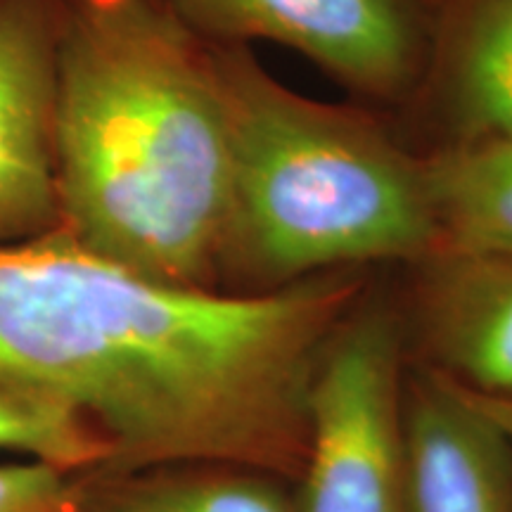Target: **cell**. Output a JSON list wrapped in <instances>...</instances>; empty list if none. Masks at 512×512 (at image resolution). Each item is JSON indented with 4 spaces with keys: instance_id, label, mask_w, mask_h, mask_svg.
<instances>
[{
    "instance_id": "1",
    "label": "cell",
    "mask_w": 512,
    "mask_h": 512,
    "mask_svg": "<svg viewBox=\"0 0 512 512\" xmlns=\"http://www.w3.org/2000/svg\"><path fill=\"white\" fill-rule=\"evenodd\" d=\"M311 351L294 290L166 285L60 228L0 242V377L72 406L110 448L100 475L268 465L297 430Z\"/></svg>"
},
{
    "instance_id": "2",
    "label": "cell",
    "mask_w": 512,
    "mask_h": 512,
    "mask_svg": "<svg viewBox=\"0 0 512 512\" xmlns=\"http://www.w3.org/2000/svg\"><path fill=\"white\" fill-rule=\"evenodd\" d=\"M57 228L145 278L219 290L228 131L209 43L169 0H64Z\"/></svg>"
},
{
    "instance_id": "3",
    "label": "cell",
    "mask_w": 512,
    "mask_h": 512,
    "mask_svg": "<svg viewBox=\"0 0 512 512\" xmlns=\"http://www.w3.org/2000/svg\"><path fill=\"white\" fill-rule=\"evenodd\" d=\"M209 50L228 131L219 280L278 290L325 268L437 249L422 162L363 114L292 93L247 46Z\"/></svg>"
},
{
    "instance_id": "4",
    "label": "cell",
    "mask_w": 512,
    "mask_h": 512,
    "mask_svg": "<svg viewBox=\"0 0 512 512\" xmlns=\"http://www.w3.org/2000/svg\"><path fill=\"white\" fill-rule=\"evenodd\" d=\"M396 325L363 309L337 323L309 394L297 512H406Z\"/></svg>"
},
{
    "instance_id": "5",
    "label": "cell",
    "mask_w": 512,
    "mask_h": 512,
    "mask_svg": "<svg viewBox=\"0 0 512 512\" xmlns=\"http://www.w3.org/2000/svg\"><path fill=\"white\" fill-rule=\"evenodd\" d=\"M209 43L273 41L351 88L392 98L420 67L422 34L411 0H169Z\"/></svg>"
},
{
    "instance_id": "6",
    "label": "cell",
    "mask_w": 512,
    "mask_h": 512,
    "mask_svg": "<svg viewBox=\"0 0 512 512\" xmlns=\"http://www.w3.org/2000/svg\"><path fill=\"white\" fill-rule=\"evenodd\" d=\"M64 0H0V242L57 228L53 93Z\"/></svg>"
},
{
    "instance_id": "7",
    "label": "cell",
    "mask_w": 512,
    "mask_h": 512,
    "mask_svg": "<svg viewBox=\"0 0 512 512\" xmlns=\"http://www.w3.org/2000/svg\"><path fill=\"white\" fill-rule=\"evenodd\" d=\"M403 446L406 512H512V448L453 380L415 384Z\"/></svg>"
},
{
    "instance_id": "8",
    "label": "cell",
    "mask_w": 512,
    "mask_h": 512,
    "mask_svg": "<svg viewBox=\"0 0 512 512\" xmlns=\"http://www.w3.org/2000/svg\"><path fill=\"white\" fill-rule=\"evenodd\" d=\"M420 320L453 382L512 396V256L437 247L422 256Z\"/></svg>"
},
{
    "instance_id": "9",
    "label": "cell",
    "mask_w": 512,
    "mask_h": 512,
    "mask_svg": "<svg viewBox=\"0 0 512 512\" xmlns=\"http://www.w3.org/2000/svg\"><path fill=\"white\" fill-rule=\"evenodd\" d=\"M437 60L451 143L512 138V0H451Z\"/></svg>"
},
{
    "instance_id": "10",
    "label": "cell",
    "mask_w": 512,
    "mask_h": 512,
    "mask_svg": "<svg viewBox=\"0 0 512 512\" xmlns=\"http://www.w3.org/2000/svg\"><path fill=\"white\" fill-rule=\"evenodd\" d=\"M422 174L437 247L512 256V138L451 143Z\"/></svg>"
},
{
    "instance_id": "11",
    "label": "cell",
    "mask_w": 512,
    "mask_h": 512,
    "mask_svg": "<svg viewBox=\"0 0 512 512\" xmlns=\"http://www.w3.org/2000/svg\"><path fill=\"white\" fill-rule=\"evenodd\" d=\"M79 501L86 512H297L266 477L228 465L83 475Z\"/></svg>"
},
{
    "instance_id": "12",
    "label": "cell",
    "mask_w": 512,
    "mask_h": 512,
    "mask_svg": "<svg viewBox=\"0 0 512 512\" xmlns=\"http://www.w3.org/2000/svg\"><path fill=\"white\" fill-rule=\"evenodd\" d=\"M0 451L43 460L76 477L110 467L100 434L55 396L0 377Z\"/></svg>"
},
{
    "instance_id": "13",
    "label": "cell",
    "mask_w": 512,
    "mask_h": 512,
    "mask_svg": "<svg viewBox=\"0 0 512 512\" xmlns=\"http://www.w3.org/2000/svg\"><path fill=\"white\" fill-rule=\"evenodd\" d=\"M79 477L43 460L0 463V512H72Z\"/></svg>"
},
{
    "instance_id": "14",
    "label": "cell",
    "mask_w": 512,
    "mask_h": 512,
    "mask_svg": "<svg viewBox=\"0 0 512 512\" xmlns=\"http://www.w3.org/2000/svg\"><path fill=\"white\" fill-rule=\"evenodd\" d=\"M458 384V382H456ZM460 392L465 394V399L484 415L498 432L503 434L512 448V396H491V394H479L472 389H465L463 384H458Z\"/></svg>"
},
{
    "instance_id": "15",
    "label": "cell",
    "mask_w": 512,
    "mask_h": 512,
    "mask_svg": "<svg viewBox=\"0 0 512 512\" xmlns=\"http://www.w3.org/2000/svg\"><path fill=\"white\" fill-rule=\"evenodd\" d=\"M72 512H86V510H83V508H81V501H79V505H76V508H74Z\"/></svg>"
}]
</instances>
